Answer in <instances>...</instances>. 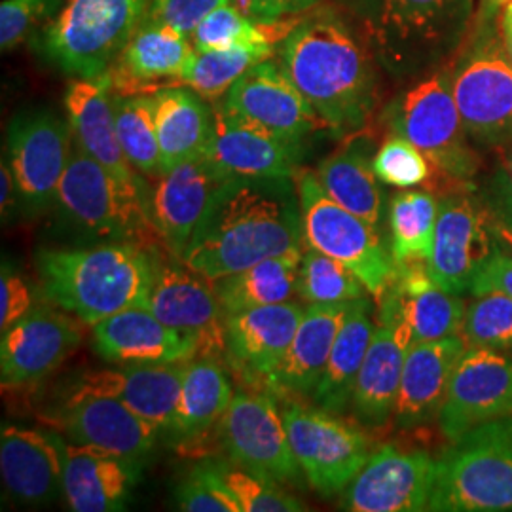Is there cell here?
Returning a JSON list of instances; mask_svg holds the SVG:
<instances>
[{
	"label": "cell",
	"instance_id": "cell-49",
	"mask_svg": "<svg viewBox=\"0 0 512 512\" xmlns=\"http://www.w3.org/2000/svg\"><path fill=\"white\" fill-rule=\"evenodd\" d=\"M228 2L230 0H150L145 19L192 37L203 19Z\"/></svg>",
	"mask_w": 512,
	"mask_h": 512
},
{
	"label": "cell",
	"instance_id": "cell-16",
	"mask_svg": "<svg viewBox=\"0 0 512 512\" xmlns=\"http://www.w3.org/2000/svg\"><path fill=\"white\" fill-rule=\"evenodd\" d=\"M160 321L198 342V357L217 359L226 353V317L213 281L186 264L156 262L147 302Z\"/></svg>",
	"mask_w": 512,
	"mask_h": 512
},
{
	"label": "cell",
	"instance_id": "cell-47",
	"mask_svg": "<svg viewBox=\"0 0 512 512\" xmlns=\"http://www.w3.org/2000/svg\"><path fill=\"white\" fill-rule=\"evenodd\" d=\"M175 503L184 512H241L219 473V463H202L175 492Z\"/></svg>",
	"mask_w": 512,
	"mask_h": 512
},
{
	"label": "cell",
	"instance_id": "cell-25",
	"mask_svg": "<svg viewBox=\"0 0 512 512\" xmlns=\"http://www.w3.org/2000/svg\"><path fill=\"white\" fill-rule=\"evenodd\" d=\"M380 315L399 319L412 342H433L461 334L465 306L459 294L440 289L425 262L397 264V275L380 300Z\"/></svg>",
	"mask_w": 512,
	"mask_h": 512
},
{
	"label": "cell",
	"instance_id": "cell-38",
	"mask_svg": "<svg viewBox=\"0 0 512 512\" xmlns=\"http://www.w3.org/2000/svg\"><path fill=\"white\" fill-rule=\"evenodd\" d=\"M234 391L217 359L198 357L186 363L183 389L169 431L181 439H194L222 420Z\"/></svg>",
	"mask_w": 512,
	"mask_h": 512
},
{
	"label": "cell",
	"instance_id": "cell-50",
	"mask_svg": "<svg viewBox=\"0 0 512 512\" xmlns=\"http://www.w3.org/2000/svg\"><path fill=\"white\" fill-rule=\"evenodd\" d=\"M33 311V293L21 275L2 266L0 277V330L14 327Z\"/></svg>",
	"mask_w": 512,
	"mask_h": 512
},
{
	"label": "cell",
	"instance_id": "cell-34",
	"mask_svg": "<svg viewBox=\"0 0 512 512\" xmlns=\"http://www.w3.org/2000/svg\"><path fill=\"white\" fill-rule=\"evenodd\" d=\"M152 95L162 173L205 156L215 128L213 107H207L202 95L183 86L162 88Z\"/></svg>",
	"mask_w": 512,
	"mask_h": 512
},
{
	"label": "cell",
	"instance_id": "cell-43",
	"mask_svg": "<svg viewBox=\"0 0 512 512\" xmlns=\"http://www.w3.org/2000/svg\"><path fill=\"white\" fill-rule=\"evenodd\" d=\"M459 336L473 348L512 351L511 296L499 291L475 296L465 308Z\"/></svg>",
	"mask_w": 512,
	"mask_h": 512
},
{
	"label": "cell",
	"instance_id": "cell-44",
	"mask_svg": "<svg viewBox=\"0 0 512 512\" xmlns=\"http://www.w3.org/2000/svg\"><path fill=\"white\" fill-rule=\"evenodd\" d=\"M194 50H234V48H277L262 25L239 12L234 4L213 10L192 33Z\"/></svg>",
	"mask_w": 512,
	"mask_h": 512
},
{
	"label": "cell",
	"instance_id": "cell-21",
	"mask_svg": "<svg viewBox=\"0 0 512 512\" xmlns=\"http://www.w3.org/2000/svg\"><path fill=\"white\" fill-rule=\"evenodd\" d=\"M192 54L194 44L188 35L143 19L107 73L112 92L152 95L162 88L183 86Z\"/></svg>",
	"mask_w": 512,
	"mask_h": 512
},
{
	"label": "cell",
	"instance_id": "cell-1",
	"mask_svg": "<svg viewBox=\"0 0 512 512\" xmlns=\"http://www.w3.org/2000/svg\"><path fill=\"white\" fill-rule=\"evenodd\" d=\"M277 63L325 128L357 135L380 103V65L334 4H319L277 46Z\"/></svg>",
	"mask_w": 512,
	"mask_h": 512
},
{
	"label": "cell",
	"instance_id": "cell-48",
	"mask_svg": "<svg viewBox=\"0 0 512 512\" xmlns=\"http://www.w3.org/2000/svg\"><path fill=\"white\" fill-rule=\"evenodd\" d=\"M63 0H2L0 4V46L14 50L29 35L48 25L59 14Z\"/></svg>",
	"mask_w": 512,
	"mask_h": 512
},
{
	"label": "cell",
	"instance_id": "cell-12",
	"mask_svg": "<svg viewBox=\"0 0 512 512\" xmlns=\"http://www.w3.org/2000/svg\"><path fill=\"white\" fill-rule=\"evenodd\" d=\"M220 427L224 448L241 469L279 484H294L302 475L274 397L238 391Z\"/></svg>",
	"mask_w": 512,
	"mask_h": 512
},
{
	"label": "cell",
	"instance_id": "cell-18",
	"mask_svg": "<svg viewBox=\"0 0 512 512\" xmlns=\"http://www.w3.org/2000/svg\"><path fill=\"white\" fill-rule=\"evenodd\" d=\"M486 220L482 205L465 194L440 200L433 249L425 262L440 289L452 294L471 291L476 274L495 249Z\"/></svg>",
	"mask_w": 512,
	"mask_h": 512
},
{
	"label": "cell",
	"instance_id": "cell-3",
	"mask_svg": "<svg viewBox=\"0 0 512 512\" xmlns=\"http://www.w3.org/2000/svg\"><path fill=\"white\" fill-rule=\"evenodd\" d=\"M378 65L395 78L437 71L459 54L476 0H334Z\"/></svg>",
	"mask_w": 512,
	"mask_h": 512
},
{
	"label": "cell",
	"instance_id": "cell-41",
	"mask_svg": "<svg viewBox=\"0 0 512 512\" xmlns=\"http://www.w3.org/2000/svg\"><path fill=\"white\" fill-rule=\"evenodd\" d=\"M275 48H234V50H194L183 76V86L219 103L243 74L270 59Z\"/></svg>",
	"mask_w": 512,
	"mask_h": 512
},
{
	"label": "cell",
	"instance_id": "cell-46",
	"mask_svg": "<svg viewBox=\"0 0 512 512\" xmlns=\"http://www.w3.org/2000/svg\"><path fill=\"white\" fill-rule=\"evenodd\" d=\"M374 171L382 183L395 188H414L431 177V162L401 135H393L376 152Z\"/></svg>",
	"mask_w": 512,
	"mask_h": 512
},
{
	"label": "cell",
	"instance_id": "cell-10",
	"mask_svg": "<svg viewBox=\"0 0 512 512\" xmlns=\"http://www.w3.org/2000/svg\"><path fill=\"white\" fill-rule=\"evenodd\" d=\"M296 186L306 243L348 266L380 302L397 275V264L376 226L334 202L319 183L317 173H298Z\"/></svg>",
	"mask_w": 512,
	"mask_h": 512
},
{
	"label": "cell",
	"instance_id": "cell-20",
	"mask_svg": "<svg viewBox=\"0 0 512 512\" xmlns=\"http://www.w3.org/2000/svg\"><path fill=\"white\" fill-rule=\"evenodd\" d=\"M80 325L65 313L31 311L2 332L0 382L4 389L38 384L80 346Z\"/></svg>",
	"mask_w": 512,
	"mask_h": 512
},
{
	"label": "cell",
	"instance_id": "cell-52",
	"mask_svg": "<svg viewBox=\"0 0 512 512\" xmlns=\"http://www.w3.org/2000/svg\"><path fill=\"white\" fill-rule=\"evenodd\" d=\"M492 291L509 294L512 298V255L499 249H494V253L488 256L476 274L469 294L478 296Z\"/></svg>",
	"mask_w": 512,
	"mask_h": 512
},
{
	"label": "cell",
	"instance_id": "cell-54",
	"mask_svg": "<svg viewBox=\"0 0 512 512\" xmlns=\"http://www.w3.org/2000/svg\"><path fill=\"white\" fill-rule=\"evenodd\" d=\"M501 37L505 42L507 54L512 61V0H509L501 12Z\"/></svg>",
	"mask_w": 512,
	"mask_h": 512
},
{
	"label": "cell",
	"instance_id": "cell-19",
	"mask_svg": "<svg viewBox=\"0 0 512 512\" xmlns=\"http://www.w3.org/2000/svg\"><path fill=\"white\" fill-rule=\"evenodd\" d=\"M215 128L205 158L224 177L296 179L302 162V143L287 141L268 129L239 118L213 103Z\"/></svg>",
	"mask_w": 512,
	"mask_h": 512
},
{
	"label": "cell",
	"instance_id": "cell-15",
	"mask_svg": "<svg viewBox=\"0 0 512 512\" xmlns=\"http://www.w3.org/2000/svg\"><path fill=\"white\" fill-rule=\"evenodd\" d=\"M435 482L437 459L431 454L387 444L349 482L340 507L351 512L429 511Z\"/></svg>",
	"mask_w": 512,
	"mask_h": 512
},
{
	"label": "cell",
	"instance_id": "cell-39",
	"mask_svg": "<svg viewBox=\"0 0 512 512\" xmlns=\"http://www.w3.org/2000/svg\"><path fill=\"white\" fill-rule=\"evenodd\" d=\"M437 198L421 190H404L391 198L389 230L395 264L427 262L439 220Z\"/></svg>",
	"mask_w": 512,
	"mask_h": 512
},
{
	"label": "cell",
	"instance_id": "cell-55",
	"mask_svg": "<svg viewBox=\"0 0 512 512\" xmlns=\"http://www.w3.org/2000/svg\"><path fill=\"white\" fill-rule=\"evenodd\" d=\"M494 230L499 234V238L503 239L505 245L512 251V228L503 226V224H495Z\"/></svg>",
	"mask_w": 512,
	"mask_h": 512
},
{
	"label": "cell",
	"instance_id": "cell-24",
	"mask_svg": "<svg viewBox=\"0 0 512 512\" xmlns=\"http://www.w3.org/2000/svg\"><path fill=\"white\" fill-rule=\"evenodd\" d=\"M93 348L110 363H188L198 342L160 321L145 306L118 311L93 325Z\"/></svg>",
	"mask_w": 512,
	"mask_h": 512
},
{
	"label": "cell",
	"instance_id": "cell-37",
	"mask_svg": "<svg viewBox=\"0 0 512 512\" xmlns=\"http://www.w3.org/2000/svg\"><path fill=\"white\" fill-rule=\"evenodd\" d=\"M304 251L274 256L213 281L215 293L226 315L287 302L294 291Z\"/></svg>",
	"mask_w": 512,
	"mask_h": 512
},
{
	"label": "cell",
	"instance_id": "cell-7",
	"mask_svg": "<svg viewBox=\"0 0 512 512\" xmlns=\"http://www.w3.org/2000/svg\"><path fill=\"white\" fill-rule=\"evenodd\" d=\"M54 203L63 219L92 238L139 243L150 232L158 234L143 186L114 177L76 141Z\"/></svg>",
	"mask_w": 512,
	"mask_h": 512
},
{
	"label": "cell",
	"instance_id": "cell-2",
	"mask_svg": "<svg viewBox=\"0 0 512 512\" xmlns=\"http://www.w3.org/2000/svg\"><path fill=\"white\" fill-rule=\"evenodd\" d=\"M296 179L230 177L220 186L179 262L209 281L304 247Z\"/></svg>",
	"mask_w": 512,
	"mask_h": 512
},
{
	"label": "cell",
	"instance_id": "cell-56",
	"mask_svg": "<svg viewBox=\"0 0 512 512\" xmlns=\"http://www.w3.org/2000/svg\"><path fill=\"white\" fill-rule=\"evenodd\" d=\"M509 177H511L512 184V143L509 145Z\"/></svg>",
	"mask_w": 512,
	"mask_h": 512
},
{
	"label": "cell",
	"instance_id": "cell-14",
	"mask_svg": "<svg viewBox=\"0 0 512 512\" xmlns=\"http://www.w3.org/2000/svg\"><path fill=\"white\" fill-rule=\"evenodd\" d=\"M507 416H512V357L467 346L440 408L442 435L454 442L482 423Z\"/></svg>",
	"mask_w": 512,
	"mask_h": 512
},
{
	"label": "cell",
	"instance_id": "cell-29",
	"mask_svg": "<svg viewBox=\"0 0 512 512\" xmlns=\"http://www.w3.org/2000/svg\"><path fill=\"white\" fill-rule=\"evenodd\" d=\"M0 475L4 488L21 503H52L63 492L61 442L37 429L2 425Z\"/></svg>",
	"mask_w": 512,
	"mask_h": 512
},
{
	"label": "cell",
	"instance_id": "cell-31",
	"mask_svg": "<svg viewBox=\"0 0 512 512\" xmlns=\"http://www.w3.org/2000/svg\"><path fill=\"white\" fill-rule=\"evenodd\" d=\"M65 109L73 128L74 141L80 147L120 181L141 184L137 175L139 171L129 164L118 141L112 86L107 74L101 78L73 80L65 93Z\"/></svg>",
	"mask_w": 512,
	"mask_h": 512
},
{
	"label": "cell",
	"instance_id": "cell-33",
	"mask_svg": "<svg viewBox=\"0 0 512 512\" xmlns=\"http://www.w3.org/2000/svg\"><path fill=\"white\" fill-rule=\"evenodd\" d=\"M63 494L74 512L122 511L135 471L128 459L88 444L61 442Z\"/></svg>",
	"mask_w": 512,
	"mask_h": 512
},
{
	"label": "cell",
	"instance_id": "cell-57",
	"mask_svg": "<svg viewBox=\"0 0 512 512\" xmlns=\"http://www.w3.org/2000/svg\"><path fill=\"white\" fill-rule=\"evenodd\" d=\"M494 2H497V0H494Z\"/></svg>",
	"mask_w": 512,
	"mask_h": 512
},
{
	"label": "cell",
	"instance_id": "cell-30",
	"mask_svg": "<svg viewBox=\"0 0 512 512\" xmlns=\"http://www.w3.org/2000/svg\"><path fill=\"white\" fill-rule=\"evenodd\" d=\"M186 363H129L84 376L78 391L110 395L156 429H169L183 389Z\"/></svg>",
	"mask_w": 512,
	"mask_h": 512
},
{
	"label": "cell",
	"instance_id": "cell-11",
	"mask_svg": "<svg viewBox=\"0 0 512 512\" xmlns=\"http://www.w3.org/2000/svg\"><path fill=\"white\" fill-rule=\"evenodd\" d=\"M283 420L302 475L321 497L342 494L370 458L365 435L323 408L291 403Z\"/></svg>",
	"mask_w": 512,
	"mask_h": 512
},
{
	"label": "cell",
	"instance_id": "cell-42",
	"mask_svg": "<svg viewBox=\"0 0 512 512\" xmlns=\"http://www.w3.org/2000/svg\"><path fill=\"white\" fill-rule=\"evenodd\" d=\"M296 293L308 304H344L366 298L368 289L348 266L310 247L302 255Z\"/></svg>",
	"mask_w": 512,
	"mask_h": 512
},
{
	"label": "cell",
	"instance_id": "cell-26",
	"mask_svg": "<svg viewBox=\"0 0 512 512\" xmlns=\"http://www.w3.org/2000/svg\"><path fill=\"white\" fill-rule=\"evenodd\" d=\"M306 310L281 302L226 315V355L249 380H266L281 363Z\"/></svg>",
	"mask_w": 512,
	"mask_h": 512
},
{
	"label": "cell",
	"instance_id": "cell-35",
	"mask_svg": "<svg viewBox=\"0 0 512 512\" xmlns=\"http://www.w3.org/2000/svg\"><path fill=\"white\" fill-rule=\"evenodd\" d=\"M376 325L372 321V302L366 298L353 300L344 325L330 351L329 363L311 393L319 408L340 414L351 404L355 382L370 348Z\"/></svg>",
	"mask_w": 512,
	"mask_h": 512
},
{
	"label": "cell",
	"instance_id": "cell-9",
	"mask_svg": "<svg viewBox=\"0 0 512 512\" xmlns=\"http://www.w3.org/2000/svg\"><path fill=\"white\" fill-rule=\"evenodd\" d=\"M387 122L420 148L448 179L467 183L480 167L452 93L450 69H437L406 88L389 107Z\"/></svg>",
	"mask_w": 512,
	"mask_h": 512
},
{
	"label": "cell",
	"instance_id": "cell-23",
	"mask_svg": "<svg viewBox=\"0 0 512 512\" xmlns=\"http://www.w3.org/2000/svg\"><path fill=\"white\" fill-rule=\"evenodd\" d=\"M226 179L230 177H224L205 156L177 165L158 179L150 205L152 220L158 238L177 258L183 256Z\"/></svg>",
	"mask_w": 512,
	"mask_h": 512
},
{
	"label": "cell",
	"instance_id": "cell-28",
	"mask_svg": "<svg viewBox=\"0 0 512 512\" xmlns=\"http://www.w3.org/2000/svg\"><path fill=\"white\" fill-rule=\"evenodd\" d=\"M410 344L412 334L403 321L380 315L351 397L353 416L363 425L382 427L395 416Z\"/></svg>",
	"mask_w": 512,
	"mask_h": 512
},
{
	"label": "cell",
	"instance_id": "cell-17",
	"mask_svg": "<svg viewBox=\"0 0 512 512\" xmlns=\"http://www.w3.org/2000/svg\"><path fill=\"white\" fill-rule=\"evenodd\" d=\"M219 105L293 143H302L317 129L325 128L306 97L272 57L243 74Z\"/></svg>",
	"mask_w": 512,
	"mask_h": 512
},
{
	"label": "cell",
	"instance_id": "cell-22",
	"mask_svg": "<svg viewBox=\"0 0 512 512\" xmlns=\"http://www.w3.org/2000/svg\"><path fill=\"white\" fill-rule=\"evenodd\" d=\"M59 425L73 442L101 448L128 461L147 456L158 431L116 397L78 389L59 414Z\"/></svg>",
	"mask_w": 512,
	"mask_h": 512
},
{
	"label": "cell",
	"instance_id": "cell-32",
	"mask_svg": "<svg viewBox=\"0 0 512 512\" xmlns=\"http://www.w3.org/2000/svg\"><path fill=\"white\" fill-rule=\"evenodd\" d=\"M351 302L310 304L281 363L264 380L275 393L310 395L319 384Z\"/></svg>",
	"mask_w": 512,
	"mask_h": 512
},
{
	"label": "cell",
	"instance_id": "cell-8",
	"mask_svg": "<svg viewBox=\"0 0 512 512\" xmlns=\"http://www.w3.org/2000/svg\"><path fill=\"white\" fill-rule=\"evenodd\" d=\"M450 69L452 93L465 131L476 147L512 143V61L492 23L475 21Z\"/></svg>",
	"mask_w": 512,
	"mask_h": 512
},
{
	"label": "cell",
	"instance_id": "cell-5",
	"mask_svg": "<svg viewBox=\"0 0 512 512\" xmlns=\"http://www.w3.org/2000/svg\"><path fill=\"white\" fill-rule=\"evenodd\" d=\"M429 511H512V416L467 431L437 459Z\"/></svg>",
	"mask_w": 512,
	"mask_h": 512
},
{
	"label": "cell",
	"instance_id": "cell-6",
	"mask_svg": "<svg viewBox=\"0 0 512 512\" xmlns=\"http://www.w3.org/2000/svg\"><path fill=\"white\" fill-rule=\"evenodd\" d=\"M150 0H69L35 35L55 67L78 78H101L147 16Z\"/></svg>",
	"mask_w": 512,
	"mask_h": 512
},
{
	"label": "cell",
	"instance_id": "cell-36",
	"mask_svg": "<svg viewBox=\"0 0 512 512\" xmlns=\"http://www.w3.org/2000/svg\"><path fill=\"white\" fill-rule=\"evenodd\" d=\"M317 179L338 205L378 226L384 217V194L374 164L361 143L336 150L317 167Z\"/></svg>",
	"mask_w": 512,
	"mask_h": 512
},
{
	"label": "cell",
	"instance_id": "cell-45",
	"mask_svg": "<svg viewBox=\"0 0 512 512\" xmlns=\"http://www.w3.org/2000/svg\"><path fill=\"white\" fill-rule=\"evenodd\" d=\"M219 473L236 497L241 512H302L308 511L304 501L285 492L279 482L255 475L247 469H234L219 463Z\"/></svg>",
	"mask_w": 512,
	"mask_h": 512
},
{
	"label": "cell",
	"instance_id": "cell-53",
	"mask_svg": "<svg viewBox=\"0 0 512 512\" xmlns=\"http://www.w3.org/2000/svg\"><path fill=\"white\" fill-rule=\"evenodd\" d=\"M18 205H21V202H19L18 183H16L12 165L4 156L2 158V165H0V207H2V219H10Z\"/></svg>",
	"mask_w": 512,
	"mask_h": 512
},
{
	"label": "cell",
	"instance_id": "cell-51",
	"mask_svg": "<svg viewBox=\"0 0 512 512\" xmlns=\"http://www.w3.org/2000/svg\"><path fill=\"white\" fill-rule=\"evenodd\" d=\"M321 0H232V4L255 23H275L298 18L319 6Z\"/></svg>",
	"mask_w": 512,
	"mask_h": 512
},
{
	"label": "cell",
	"instance_id": "cell-27",
	"mask_svg": "<svg viewBox=\"0 0 512 512\" xmlns=\"http://www.w3.org/2000/svg\"><path fill=\"white\" fill-rule=\"evenodd\" d=\"M465 348L461 336L410 344L393 416L399 429H418L439 420L452 372Z\"/></svg>",
	"mask_w": 512,
	"mask_h": 512
},
{
	"label": "cell",
	"instance_id": "cell-13",
	"mask_svg": "<svg viewBox=\"0 0 512 512\" xmlns=\"http://www.w3.org/2000/svg\"><path fill=\"white\" fill-rule=\"evenodd\" d=\"M73 145L71 124L57 114L35 110L14 118L8 129V162L27 211L40 213L55 202Z\"/></svg>",
	"mask_w": 512,
	"mask_h": 512
},
{
	"label": "cell",
	"instance_id": "cell-40",
	"mask_svg": "<svg viewBox=\"0 0 512 512\" xmlns=\"http://www.w3.org/2000/svg\"><path fill=\"white\" fill-rule=\"evenodd\" d=\"M112 105L118 141L129 164L141 175L158 181L164 173L154 122V95H120L112 92Z\"/></svg>",
	"mask_w": 512,
	"mask_h": 512
},
{
	"label": "cell",
	"instance_id": "cell-4",
	"mask_svg": "<svg viewBox=\"0 0 512 512\" xmlns=\"http://www.w3.org/2000/svg\"><path fill=\"white\" fill-rule=\"evenodd\" d=\"M154 264L139 243L131 241L44 249L37 255L44 294L92 327L118 311L147 308Z\"/></svg>",
	"mask_w": 512,
	"mask_h": 512
}]
</instances>
